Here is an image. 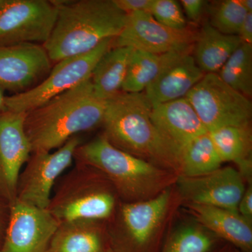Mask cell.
I'll use <instances>...</instances> for the list:
<instances>
[{
    "instance_id": "5b68a950",
    "label": "cell",
    "mask_w": 252,
    "mask_h": 252,
    "mask_svg": "<svg viewBox=\"0 0 252 252\" xmlns=\"http://www.w3.org/2000/svg\"><path fill=\"white\" fill-rule=\"evenodd\" d=\"M48 210L59 222L111 220L117 205V194L108 180L89 165L75 163L56 182Z\"/></svg>"
},
{
    "instance_id": "277c9868",
    "label": "cell",
    "mask_w": 252,
    "mask_h": 252,
    "mask_svg": "<svg viewBox=\"0 0 252 252\" xmlns=\"http://www.w3.org/2000/svg\"><path fill=\"white\" fill-rule=\"evenodd\" d=\"M74 161L99 170L124 203L153 198L171 182L167 170L117 148L103 134L81 143L74 152Z\"/></svg>"
},
{
    "instance_id": "7a4b0ae2",
    "label": "cell",
    "mask_w": 252,
    "mask_h": 252,
    "mask_svg": "<svg viewBox=\"0 0 252 252\" xmlns=\"http://www.w3.org/2000/svg\"><path fill=\"white\" fill-rule=\"evenodd\" d=\"M152 107L144 92L120 93L107 100L102 134L126 153L180 174V154L154 125Z\"/></svg>"
},
{
    "instance_id": "4dcf8cb0",
    "label": "cell",
    "mask_w": 252,
    "mask_h": 252,
    "mask_svg": "<svg viewBox=\"0 0 252 252\" xmlns=\"http://www.w3.org/2000/svg\"><path fill=\"white\" fill-rule=\"evenodd\" d=\"M238 212L250 223L252 222V188L249 187L244 192L239 202Z\"/></svg>"
},
{
    "instance_id": "4316f807",
    "label": "cell",
    "mask_w": 252,
    "mask_h": 252,
    "mask_svg": "<svg viewBox=\"0 0 252 252\" xmlns=\"http://www.w3.org/2000/svg\"><path fill=\"white\" fill-rule=\"evenodd\" d=\"M247 14L240 0L220 1L212 7L208 23L222 34L238 36Z\"/></svg>"
},
{
    "instance_id": "8992f818",
    "label": "cell",
    "mask_w": 252,
    "mask_h": 252,
    "mask_svg": "<svg viewBox=\"0 0 252 252\" xmlns=\"http://www.w3.org/2000/svg\"><path fill=\"white\" fill-rule=\"evenodd\" d=\"M170 191L153 198L123 203L119 209L121 229L108 232L110 248L116 252H158V228L166 215Z\"/></svg>"
},
{
    "instance_id": "ba28073f",
    "label": "cell",
    "mask_w": 252,
    "mask_h": 252,
    "mask_svg": "<svg viewBox=\"0 0 252 252\" xmlns=\"http://www.w3.org/2000/svg\"><path fill=\"white\" fill-rule=\"evenodd\" d=\"M185 97L208 132L251 124V100L225 84L217 73L205 74Z\"/></svg>"
},
{
    "instance_id": "836d02e7",
    "label": "cell",
    "mask_w": 252,
    "mask_h": 252,
    "mask_svg": "<svg viewBox=\"0 0 252 252\" xmlns=\"http://www.w3.org/2000/svg\"><path fill=\"white\" fill-rule=\"evenodd\" d=\"M240 4L248 13H252V0H240Z\"/></svg>"
},
{
    "instance_id": "30bf717a",
    "label": "cell",
    "mask_w": 252,
    "mask_h": 252,
    "mask_svg": "<svg viewBox=\"0 0 252 252\" xmlns=\"http://www.w3.org/2000/svg\"><path fill=\"white\" fill-rule=\"evenodd\" d=\"M57 16L54 0H4L0 6V46L44 45Z\"/></svg>"
},
{
    "instance_id": "8fae6325",
    "label": "cell",
    "mask_w": 252,
    "mask_h": 252,
    "mask_svg": "<svg viewBox=\"0 0 252 252\" xmlns=\"http://www.w3.org/2000/svg\"><path fill=\"white\" fill-rule=\"evenodd\" d=\"M198 32L191 28L178 31L158 22L148 11L127 14L122 32L113 47H129L154 54L180 52L193 47Z\"/></svg>"
},
{
    "instance_id": "6da1fadb",
    "label": "cell",
    "mask_w": 252,
    "mask_h": 252,
    "mask_svg": "<svg viewBox=\"0 0 252 252\" xmlns=\"http://www.w3.org/2000/svg\"><path fill=\"white\" fill-rule=\"evenodd\" d=\"M106 106L89 79L26 113L24 129L32 153L51 152L81 132L102 126Z\"/></svg>"
},
{
    "instance_id": "e0dca14e",
    "label": "cell",
    "mask_w": 252,
    "mask_h": 252,
    "mask_svg": "<svg viewBox=\"0 0 252 252\" xmlns=\"http://www.w3.org/2000/svg\"><path fill=\"white\" fill-rule=\"evenodd\" d=\"M151 119L162 138L179 154L189 142L208 132L186 97L152 106Z\"/></svg>"
},
{
    "instance_id": "484cf974",
    "label": "cell",
    "mask_w": 252,
    "mask_h": 252,
    "mask_svg": "<svg viewBox=\"0 0 252 252\" xmlns=\"http://www.w3.org/2000/svg\"><path fill=\"white\" fill-rule=\"evenodd\" d=\"M216 243L205 230L188 226L174 232L158 252H211Z\"/></svg>"
},
{
    "instance_id": "e575fe53",
    "label": "cell",
    "mask_w": 252,
    "mask_h": 252,
    "mask_svg": "<svg viewBox=\"0 0 252 252\" xmlns=\"http://www.w3.org/2000/svg\"><path fill=\"white\" fill-rule=\"evenodd\" d=\"M5 97L6 96H4V90L0 87V110L6 109L4 104Z\"/></svg>"
},
{
    "instance_id": "74e56055",
    "label": "cell",
    "mask_w": 252,
    "mask_h": 252,
    "mask_svg": "<svg viewBox=\"0 0 252 252\" xmlns=\"http://www.w3.org/2000/svg\"><path fill=\"white\" fill-rule=\"evenodd\" d=\"M108 252H116L115 251H114V250H112V249H109Z\"/></svg>"
},
{
    "instance_id": "d590c367",
    "label": "cell",
    "mask_w": 252,
    "mask_h": 252,
    "mask_svg": "<svg viewBox=\"0 0 252 252\" xmlns=\"http://www.w3.org/2000/svg\"><path fill=\"white\" fill-rule=\"evenodd\" d=\"M215 252H231V250H230V249L228 248V247H223V248H222L221 249H220V250H217V251H215Z\"/></svg>"
},
{
    "instance_id": "d6986e66",
    "label": "cell",
    "mask_w": 252,
    "mask_h": 252,
    "mask_svg": "<svg viewBox=\"0 0 252 252\" xmlns=\"http://www.w3.org/2000/svg\"><path fill=\"white\" fill-rule=\"evenodd\" d=\"M189 205L198 221L218 238L228 242L240 252H252V223L238 212L196 204Z\"/></svg>"
},
{
    "instance_id": "f546056e",
    "label": "cell",
    "mask_w": 252,
    "mask_h": 252,
    "mask_svg": "<svg viewBox=\"0 0 252 252\" xmlns=\"http://www.w3.org/2000/svg\"><path fill=\"white\" fill-rule=\"evenodd\" d=\"M153 0H114L122 11L128 14L136 11H149Z\"/></svg>"
},
{
    "instance_id": "603a6c76",
    "label": "cell",
    "mask_w": 252,
    "mask_h": 252,
    "mask_svg": "<svg viewBox=\"0 0 252 252\" xmlns=\"http://www.w3.org/2000/svg\"><path fill=\"white\" fill-rule=\"evenodd\" d=\"M179 176L196 177L208 175L223 163L210 134L195 137L180 151Z\"/></svg>"
},
{
    "instance_id": "ffe728a7",
    "label": "cell",
    "mask_w": 252,
    "mask_h": 252,
    "mask_svg": "<svg viewBox=\"0 0 252 252\" xmlns=\"http://www.w3.org/2000/svg\"><path fill=\"white\" fill-rule=\"evenodd\" d=\"M208 132L222 161L234 162L244 180L251 182V124L224 126Z\"/></svg>"
},
{
    "instance_id": "4fadbf2b",
    "label": "cell",
    "mask_w": 252,
    "mask_h": 252,
    "mask_svg": "<svg viewBox=\"0 0 252 252\" xmlns=\"http://www.w3.org/2000/svg\"><path fill=\"white\" fill-rule=\"evenodd\" d=\"M26 113L0 110V199L16 200L18 177L32 154L24 129Z\"/></svg>"
},
{
    "instance_id": "8d00e7d4",
    "label": "cell",
    "mask_w": 252,
    "mask_h": 252,
    "mask_svg": "<svg viewBox=\"0 0 252 252\" xmlns=\"http://www.w3.org/2000/svg\"><path fill=\"white\" fill-rule=\"evenodd\" d=\"M4 0H0V6H1L3 4H4Z\"/></svg>"
},
{
    "instance_id": "2e32d148",
    "label": "cell",
    "mask_w": 252,
    "mask_h": 252,
    "mask_svg": "<svg viewBox=\"0 0 252 252\" xmlns=\"http://www.w3.org/2000/svg\"><path fill=\"white\" fill-rule=\"evenodd\" d=\"M193 46L169 53L160 72L144 91L152 106L185 97L203 79L205 74L194 59Z\"/></svg>"
},
{
    "instance_id": "1f68e13d",
    "label": "cell",
    "mask_w": 252,
    "mask_h": 252,
    "mask_svg": "<svg viewBox=\"0 0 252 252\" xmlns=\"http://www.w3.org/2000/svg\"><path fill=\"white\" fill-rule=\"evenodd\" d=\"M10 205L0 199V248L4 240L5 231L9 221Z\"/></svg>"
},
{
    "instance_id": "83f0119b",
    "label": "cell",
    "mask_w": 252,
    "mask_h": 252,
    "mask_svg": "<svg viewBox=\"0 0 252 252\" xmlns=\"http://www.w3.org/2000/svg\"><path fill=\"white\" fill-rule=\"evenodd\" d=\"M149 12L158 22L167 28L178 31L189 28L180 1L153 0Z\"/></svg>"
},
{
    "instance_id": "9c48e42d",
    "label": "cell",
    "mask_w": 252,
    "mask_h": 252,
    "mask_svg": "<svg viewBox=\"0 0 252 252\" xmlns=\"http://www.w3.org/2000/svg\"><path fill=\"white\" fill-rule=\"evenodd\" d=\"M81 143L76 135L54 152L32 153L18 177L16 200L47 209L56 182L72 165L74 152Z\"/></svg>"
},
{
    "instance_id": "44dd1931",
    "label": "cell",
    "mask_w": 252,
    "mask_h": 252,
    "mask_svg": "<svg viewBox=\"0 0 252 252\" xmlns=\"http://www.w3.org/2000/svg\"><path fill=\"white\" fill-rule=\"evenodd\" d=\"M242 43L240 36L222 34L205 23L194 44V59L205 74L218 73Z\"/></svg>"
},
{
    "instance_id": "7402d4cb",
    "label": "cell",
    "mask_w": 252,
    "mask_h": 252,
    "mask_svg": "<svg viewBox=\"0 0 252 252\" xmlns=\"http://www.w3.org/2000/svg\"><path fill=\"white\" fill-rule=\"evenodd\" d=\"M132 51V49L129 47L111 48L99 59L90 78L97 97L108 100L122 92Z\"/></svg>"
},
{
    "instance_id": "3957f363",
    "label": "cell",
    "mask_w": 252,
    "mask_h": 252,
    "mask_svg": "<svg viewBox=\"0 0 252 252\" xmlns=\"http://www.w3.org/2000/svg\"><path fill=\"white\" fill-rule=\"evenodd\" d=\"M58 16L49 40L43 45L52 64L90 52L102 41L117 38L127 14L114 0H54Z\"/></svg>"
},
{
    "instance_id": "ac0fdd59",
    "label": "cell",
    "mask_w": 252,
    "mask_h": 252,
    "mask_svg": "<svg viewBox=\"0 0 252 252\" xmlns=\"http://www.w3.org/2000/svg\"><path fill=\"white\" fill-rule=\"evenodd\" d=\"M104 221L79 220L60 222L47 252H108V232Z\"/></svg>"
},
{
    "instance_id": "d6a6232c",
    "label": "cell",
    "mask_w": 252,
    "mask_h": 252,
    "mask_svg": "<svg viewBox=\"0 0 252 252\" xmlns=\"http://www.w3.org/2000/svg\"><path fill=\"white\" fill-rule=\"evenodd\" d=\"M238 36L243 43L252 44V13H248L245 16Z\"/></svg>"
},
{
    "instance_id": "5bb4252c",
    "label": "cell",
    "mask_w": 252,
    "mask_h": 252,
    "mask_svg": "<svg viewBox=\"0 0 252 252\" xmlns=\"http://www.w3.org/2000/svg\"><path fill=\"white\" fill-rule=\"evenodd\" d=\"M53 64L40 44L0 46V87L22 94L44 80Z\"/></svg>"
},
{
    "instance_id": "f1b7e54d",
    "label": "cell",
    "mask_w": 252,
    "mask_h": 252,
    "mask_svg": "<svg viewBox=\"0 0 252 252\" xmlns=\"http://www.w3.org/2000/svg\"><path fill=\"white\" fill-rule=\"evenodd\" d=\"M207 1L203 0H181V6L183 8L186 18L192 23L198 24L201 21Z\"/></svg>"
},
{
    "instance_id": "f35d334b",
    "label": "cell",
    "mask_w": 252,
    "mask_h": 252,
    "mask_svg": "<svg viewBox=\"0 0 252 252\" xmlns=\"http://www.w3.org/2000/svg\"></svg>"
},
{
    "instance_id": "7c38bea8",
    "label": "cell",
    "mask_w": 252,
    "mask_h": 252,
    "mask_svg": "<svg viewBox=\"0 0 252 252\" xmlns=\"http://www.w3.org/2000/svg\"><path fill=\"white\" fill-rule=\"evenodd\" d=\"M60 222L47 210L16 200L0 252H47Z\"/></svg>"
},
{
    "instance_id": "9a60e30c",
    "label": "cell",
    "mask_w": 252,
    "mask_h": 252,
    "mask_svg": "<svg viewBox=\"0 0 252 252\" xmlns=\"http://www.w3.org/2000/svg\"><path fill=\"white\" fill-rule=\"evenodd\" d=\"M177 184L189 204L220 207L238 212L245 192L244 179L232 167H220L208 175L196 177L179 176Z\"/></svg>"
},
{
    "instance_id": "52a82bcc",
    "label": "cell",
    "mask_w": 252,
    "mask_h": 252,
    "mask_svg": "<svg viewBox=\"0 0 252 252\" xmlns=\"http://www.w3.org/2000/svg\"><path fill=\"white\" fill-rule=\"evenodd\" d=\"M114 40V38L106 39L90 52L56 63L45 79L34 88L5 97V107L14 112L27 113L90 79L99 59L112 48Z\"/></svg>"
},
{
    "instance_id": "cb8c5ba5",
    "label": "cell",
    "mask_w": 252,
    "mask_h": 252,
    "mask_svg": "<svg viewBox=\"0 0 252 252\" xmlns=\"http://www.w3.org/2000/svg\"><path fill=\"white\" fill-rule=\"evenodd\" d=\"M169 53L154 54L141 50L132 49L122 92L137 94L145 91L157 77L167 59Z\"/></svg>"
},
{
    "instance_id": "d4e9b609",
    "label": "cell",
    "mask_w": 252,
    "mask_h": 252,
    "mask_svg": "<svg viewBox=\"0 0 252 252\" xmlns=\"http://www.w3.org/2000/svg\"><path fill=\"white\" fill-rule=\"evenodd\" d=\"M217 74L232 89L251 98L252 44L242 43Z\"/></svg>"
}]
</instances>
